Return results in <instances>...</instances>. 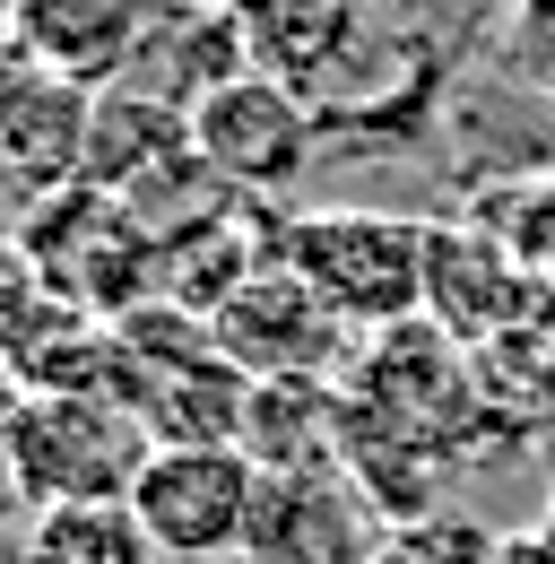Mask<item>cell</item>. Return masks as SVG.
<instances>
[{"label": "cell", "instance_id": "6da1fadb", "mask_svg": "<svg viewBox=\"0 0 555 564\" xmlns=\"http://www.w3.org/2000/svg\"><path fill=\"white\" fill-rule=\"evenodd\" d=\"M425 252H434V226L391 209H313L270 226V261H286L364 339L425 313Z\"/></svg>", "mask_w": 555, "mask_h": 564}, {"label": "cell", "instance_id": "7a4b0ae2", "mask_svg": "<svg viewBox=\"0 0 555 564\" xmlns=\"http://www.w3.org/2000/svg\"><path fill=\"white\" fill-rule=\"evenodd\" d=\"M18 243L35 252L44 295H62L96 322H131L139 304H156V226L105 183H69L53 200H35L18 217Z\"/></svg>", "mask_w": 555, "mask_h": 564}, {"label": "cell", "instance_id": "3957f363", "mask_svg": "<svg viewBox=\"0 0 555 564\" xmlns=\"http://www.w3.org/2000/svg\"><path fill=\"white\" fill-rule=\"evenodd\" d=\"M261 469L243 443H148L131 478V521L148 530L156 564H226L243 556Z\"/></svg>", "mask_w": 555, "mask_h": 564}, {"label": "cell", "instance_id": "277c9868", "mask_svg": "<svg viewBox=\"0 0 555 564\" xmlns=\"http://www.w3.org/2000/svg\"><path fill=\"white\" fill-rule=\"evenodd\" d=\"M9 452L35 512L62 503H131V478L148 460V425L122 400H69V391H26L9 417Z\"/></svg>", "mask_w": 555, "mask_h": 564}, {"label": "cell", "instance_id": "5b68a950", "mask_svg": "<svg viewBox=\"0 0 555 564\" xmlns=\"http://www.w3.org/2000/svg\"><path fill=\"white\" fill-rule=\"evenodd\" d=\"M313 140H322L313 96H295L286 78H261V70L226 78L192 105V156L235 200H278L286 183H304Z\"/></svg>", "mask_w": 555, "mask_h": 564}, {"label": "cell", "instance_id": "8992f818", "mask_svg": "<svg viewBox=\"0 0 555 564\" xmlns=\"http://www.w3.org/2000/svg\"><path fill=\"white\" fill-rule=\"evenodd\" d=\"M347 409L373 417L382 434L416 443L425 460H451V443L469 434V382H460V348L443 322H400V330H373L356 356V382H339Z\"/></svg>", "mask_w": 555, "mask_h": 564}, {"label": "cell", "instance_id": "52a82bcc", "mask_svg": "<svg viewBox=\"0 0 555 564\" xmlns=\"http://www.w3.org/2000/svg\"><path fill=\"white\" fill-rule=\"evenodd\" d=\"M208 339H217V356H226L235 373H252V382H286V373L339 382L347 322L295 279L286 261H261L252 279L208 313Z\"/></svg>", "mask_w": 555, "mask_h": 564}, {"label": "cell", "instance_id": "ba28073f", "mask_svg": "<svg viewBox=\"0 0 555 564\" xmlns=\"http://www.w3.org/2000/svg\"><path fill=\"white\" fill-rule=\"evenodd\" d=\"M391 521L347 469H261L243 564H373Z\"/></svg>", "mask_w": 555, "mask_h": 564}, {"label": "cell", "instance_id": "9c48e42d", "mask_svg": "<svg viewBox=\"0 0 555 564\" xmlns=\"http://www.w3.org/2000/svg\"><path fill=\"white\" fill-rule=\"evenodd\" d=\"M87 131H96V87L53 78L9 53V70H0V174H18L26 209L87 183Z\"/></svg>", "mask_w": 555, "mask_h": 564}, {"label": "cell", "instance_id": "30bf717a", "mask_svg": "<svg viewBox=\"0 0 555 564\" xmlns=\"http://www.w3.org/2000/svg\"><path fill=\"white\" fill-rule=\"evenodd\" d=\"M9 53L78 87H113L148 35V0H0Z\"/></svg>", "mask_w": 555, "mask_h": 564}, {"label": "cell", "instance_id": "8fae6325", "mask_svg": "<svg viewBox=\"0 0 555 564\" xmlns=\"http://www.w3.org/2000/svg\"><path fill=\"white\" fill-rule=\"evenodd\" d=\"M235 18V44L261 78H286L295 96H313L364 35V0H217Z\"/></svg>", "mask_w": 555, "mask_h": 564}, {"label": "cell", "instance_id": "7c38bea8", "mask_svg": "<svg viewBox=\"0 0 555 564\" xmlns=\"http://www.w3.org/2000/svg\"><path fill=\"white\" fill-rule=\"evenodd\" d=\"M243 452H252V469H347V391L313 373L252 382Z\"/></svg>", "mask_w": 555, "mask_h": 564}, {"label": "cell", "instance_id": "4fadbf2b", "mask_svg": "<svg viewBox=\"0 0 555 564\" xmlns=\"http://www.w3.org/2000/svg\"><path fill=\"white\" fill-rule=\"evenodd\" d=\"M9 564H156V547L131 521V503H62L18 530Z\"/></svg>", "mask_w": 555, "mask_h": 564}, {"label": "cell", "instance_id": "5bb4252c", "mask_svg": "<svg viewBox=\"0 0 555 564\" xmlns=\"http://www.w3.org/2000/svg\"><path fill=\"white\" fill-rule=\"evenodd\" d=\"M503 70L538 96H555V0H521L503 18Z\"/></svg>", "mask_w": 555, "mask_h": 564}, {"label": "cell", "instance_id": "9a60e30c", "mask_svg": "<svg viewBox=\"0 0 555 564\" xmlns=\"http://www.w3.org/2000/svg\"><path fill=\"white\" fill-rule=\"evenodd\" d=\"M35 304H44V270H35V252L0 226V348L35 322Z\"/></svg>", "mask_w": 555, "mask_h": 564}, {"label": "cell", "instance_id": "2e32d148", "mask_svg": "<svg viewBox=\"0 0 555 564\" xmlns=\"http://www.w3.org/2000/svg\"><path fill=\"white\" fill-rule=\"evenodd\" d=\"M521 270H538V279H555V183L547 192H530V217L512 226V243H503Z\"/></svg>", "mask_w": 555, "mask_h": 564}, {"label": "cell", "instance_id": "e0dca14e", "mask_svg": "<svg viewBox=\"0 0 555 564\" xmlns=\"http://www.w3.org/2000/svg\"><path fill=\"white\" fill-rule=\"evenodd\" d=\"M35 521V503H26V478H18V452H9V434H0V530H26Z\"/></svg>", "mask_w": 555, "mask_h": 564}, {"label": "cell", "instance_id": "ac0fdd59", "mask_svg": "<svg viewBox=\"0 0 555 564\" xmlns=\"http://www.w3.org/2000/svg\"><path fill=\"white\" fill-rule=\"evenodd\" d=\"M486 564H555V530H503Z\"/></svg>", "mask_w": 555, "mask_h": 564}, {"label": "cell", "instance_id": "d6986e66", "mask_svg": "<svg viewBox=\"0 0 555 564\" xmlns=\"http://www.w3.org/2000/svg\"><path fill=\"white\" fill-rule=\"evenodd\" d=\"M373 564H434V547H425L416 530H391V539H382V556H373Z\"/></svg>", "mask_w": 555, "mask_h": 564}, {"label": "cell", "instance_id": "ffe728a7", "mask_svg": "<svg viewBox=\"0 0 555 564\" xmlns=\"http://www.w3.org/2000/svg\"><path fill=\"white\" fill-rule=\"evenodd\" d=\"M18 409H26V382H18V365H9V348H0V434H9Z\"/></svg>", "mask_w": 555, "mask_h": 564}, {"label": "cell", "instance_id": "44dd1931", "mask_svg": "<svg viewBox=\"0 0 555 564\" xmlns=\"http://www.w3.org/2000/svg\"><path fill=\"white\" fill-rule=\"evenodd\" d=\"M478 9H494V18H512V9H521V0H478Z\"/></svg>", "mask_w": 555, "mask_h": 564}, {"label": "cell", "instance_id": "7402d4cb", "mask_svg": "<svg viewBox=\"0 0 555 564\" xmlns=\"http://www.w3.org/2000/svg\"><path fill=\"white\" fill-rule=\"evenodd\" d=\"M364 9H400V0H364Z\"/></svg>", "mask_w": 555, "mask_h": 564}]
</instances>
